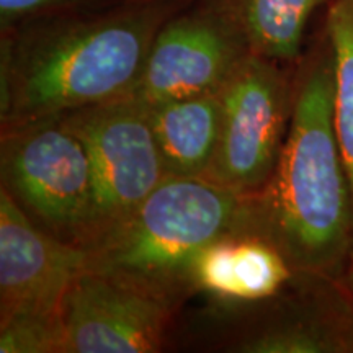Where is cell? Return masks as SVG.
<instances>
[{
	"label": "cell",
	"mask_w": 353,
	"mask_h": 353,
	"mask_svg": "<svg viewBox=\"0 0 353 353\" xmlns=\"http://www.w3.org/2000/svg\"><path fill=\"white\" fill-rule=\"evenodd\" d=\"M87 267V249L39 229L0 190V324L59 321L65 291Z\"/></svg>",
	"instance_id": "10"
},
{
	"label": "cell",
	"mask_w": 353,
	"mask_h": 353,
	"mask_svg": "<svg viewBox=\"0 0 353 353\" xmlns=\"http://www.w3.org/2000/svg\"><path fill=\"white\" fill-rule=\"evenodd\" d=\"M339 286H341L343 296H345L348 306H350L352 316H353V249L350 255H348L345 265H343L341 275L337 276Z\"/></svg>",
	"instance_id": "16"
},
{
	"label": "cell",
	"mask_w": 353,
	"mask_h": 353,
	"mask_svg": "<svg viewBox=\"0 0 353 353\" xmlns=\"http://www.w3.org/2000/svg\"><path fill=\"white\" fill-rule=\"evenodd\" d=\"M293 275V268L270 242L249 234L232 236L221 294L216 301H262L283 290Z\"/></svg>",
	"instance_id": "13"
},
{
	"label": "cell",
	"mask_w": 353,
	"mask_h": 353,
	"mask_svg": "<svg viewBox=\"0 0 353 353\" xmlns=\"http://www.w3.org/2000/svg\"><path fill=\"white\" fill-rule=\"evenodd\" d=\"M85 145L92 169V213L85 249L138 210L167 179L144 101L125 97L59 114Z\"/></svg>",
	"instance_id": "5"
},
{
	"label": "cell",
	"mask_w": 353,
	"mask_h": 353,
	"mask_svg": "<svg viewBox=\"0 0 353 353\" xmlns=\"http://www.w3.org/2000/svg\"><path fill=\"white\" fill-rule=\"evenodd\" d=\"M252 54L221 0H190L159 28L131 99L157 101L218 92Z\"/></svg>",
	"instance_id": "8"
},
{
	"label": "cell",
	"mask_w": 353,
	"mask_h": 353,
	"mask_svg": "<svg viewBox=\"0 0 353 353\" xmlns=\"http://www.w3.org/2000/svg\"><path fill=\"white\" fill-rule=\"evenodd\" d=\"M2 188L43 231L85 249L92 169L85 145L59 114L2 125Z\"/></svg>",
	"instance_id": "4"
},
{
	"label": "cell",
	"mask_w": 353,
	"mask_h": 353,
	"mask_svg": "<svg viewBox=\"0 0 353 353\" xmlns=\"http://www.w3.org/2000/svg\"><path fill=\"white\" fill-rule=\"evenodd\" d=\"M332 0H221L241 26L252 54L294 65L304 52L307 25Z\"/></svg>",
	"instance_id": "12"
},
{
	"label": "cell",
	"mask_w": 353,
	"mask_h": 353,
	"mask_svg": "<svg viewBox=\"0 0 353 353\" xmlns=\"http://www.w3.org/2000/svg\"><path fill=\"white\" fill-rule=\"evenodd\" d=\"M190 0H126L25 21L0 33V123L130 97L164 21Z\"/></svg>",
	"instance_id": "2"
},
{
	"label": "cell",
	"mask_w": 353,
	"mask_h": 353,
	"mask_svg": "<svg viewBox=\"0 0 353 353\" xmlns=\"http://www.w3.org/2000/svg\"><path fill=\"white\" fill-rule=\"evenodd\" d=\"M324 28L334 51V128L353 198V3L332 0Z\"/></svg>",
	"instance_id": "14"
},
{
	"label": "cell",
	"mask_w": 353,
	"mask_h": 353,
	"mask_svg": "<svg viewBox=\"0 0 353 353\" xmlns=\"http://www.w3.org/2000/svg\"><path fill=\"white\" fill-rule=\"evenodd\" d=\"M296 273V272H294ZM294 276V275H293ZM293 280V278H291ZM291 280L273 296L252 303L210 299L201 329L213 350L237 353L353 352V316L337 278L324 276L307 303L296 301Z\"/></svg>",
	"instance_id": "7"
},
{
	"label": "cell",
	"mask_w": 353,
	"mask_h": 353,
	"mask_svg": "<svg viewBox=\"0 0 353 353\" xmlns=\"http://www.w3.org/2000/svg\"><path fill=\"white\" fill-rule=\"evenodd\" d=\"M249 234V198L206 179L167 176L130 218L88 250L110 273L182 307L195 296L193 267L216 239Z\"/></svg>",
	"instance_id": "3"
},
{
	"label": "cell",
	"mask_w": 353,
	"mask_h": 353,
	"mask_svg": "<svg viewBox=\"0 0 353 353\" xmlns=\"http://www.w3.org/2000/svg\"><path fill=\"white\" fill-rule=\"evenodd\" d=\"M293 112L270 179L249 198V236L294 272L341 275L353 249V198L334 128V51L322 26L293 65Z\"/></svg>",
	"instance_id": "1"
},
{
	"label": "cell",
	"mask_w": 353,
	"mask_h": 353,
	"mask_svg": "<svg viewBox=\"0 0 353 353\" xmlns=\"http://www.w3.org/2000/svg\"><path fill=\"white\" fill-rule=\"evenodd\" d=\"M126 0H0V33L25 21L70 12L103 10Z\"/></svg>",
	"instance_id": "15"
},
{
	"label": "cell",
	"mask_w": 353,
	"mask_h": 353,
	"mask_svg": "<svg viewBox=\"0 0 353 353\" xmlns=\"http://www.w3.org/2000/svg\"><path fill=\"white\" fill-rule=\"evenodd\" d=\"M176 312L164 298L87 267L61 303L59 353L162 352Z\"/></svg>",
	"instance_id": "9"
},
{
	"label": "cell",
	"mask_w": 353,
	"mask_h": 353,
	"mask_svg": "<svg viewBox=\"0 0 353 353\" xmlns=\"http://www.w3.org/2000/svg\"><path fill=\"white\" fill-rule=\"evenodd\" d=\"M148 110L167 176L206 179L219 144V90L157 101Z\"/></svg>",
	"instance_id": "11"
},
{
	"label": "cell",
	"mask_w": 353,
	"mask_h": 353,
	"mask_svg": "<svg viewBox=\"0 0 353 353\" xmlns=\"http://www.w3.org/2000/svg\"><path fill=\"white\" fill-rule=\"evenodd\" d=\"M293 99V65L247 57L219 88V144L206 180L241 195L262 190L283 149Z\"/></svg>",
	"instance_id": "6"
},
{
	"label": "cell",
	"mask_w": 353,
	"mask_h": 353,
	"mask_svg": "<svg viewBox=\"0 0 353 353\" xmlns=\"http://www.w3.org/2000/svg\"><path fill=\"white\" fill-rule=\"evenodd\" d=\"M350 2H352V3H353V0H350Z\"/></svg>",
	"instance_id": "17"
}]
</instances>
